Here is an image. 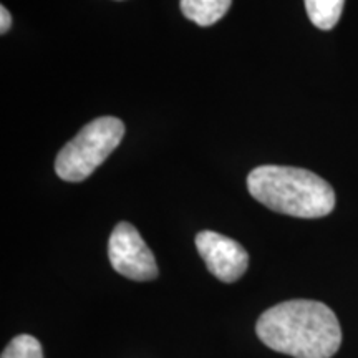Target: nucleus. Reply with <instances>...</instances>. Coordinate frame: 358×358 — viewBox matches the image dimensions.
Returning a JSON list of instances; mask_svg holds the SVG:
<instances>
[{
    "instance_id": "1a4fd4ad",
    "label": "nucleus",
    "mask_w": 358,
    "mask_h": 358,
    "mask_svg": "<svg viewBox=\"0 0 358 358\" xmlns=\"http://www.w3.org/2000/svg\"><path fill=\"white\" fill-rule=\"evenodd\" d=\"M12 25V17H10V12L7 10L6 7H0V32L6 34L8 29H10Z\"/></svg>"
},
{
    "instance_id": "423d86ee",
    "label": "nucleus",
    "mask_w": 358,
    "mask_h": 358,
    "mask_svg": "<svg viewBox=\"0 0 358 358\" xmlns=\"http://www.w3.org/2000/svg\"><path fill=\"white\" fill-rule=\"evenodd\" d=\"M179 6L186 19L201 27H209L226 15L232 0H181Z\"/></svg>"
},
{
    "instance_id": "f03ea898",
    "label": "nucleus",
    "mask_w": 358,
    "mask_h": 358,
    "mask_svg": "<svg viewBox=\"0 0 358 358\" xmlns=\"http://www.w3.org/2000/svg\"><path fill=\"white\" fill-rule=\"evenodd\" d=\"M248 189L271 211L294 217H324L335 208L334 187L319 174L302 168L259 166L249 173Z\"/></svg>"
},
{
    "instance_id": "20e7f679",
    "label": "nucleus",
    "mask_w": 358,
    "mask_h": 358,
    "mask_svg": "<svg viewBox=\"0 0 358 358\" xmlns=\"http://www.w3.org/2000/svg\"><path fill=\"white\" fill-rule=\"evenodd\" d=\"M111 267L118 274L131 280H153L158 277L156 259L136 227L129 222H120L108 241Z\"/></svg>"
},
{
    "instance_id": "6e6552de",
    "label": "nucleus",
    "mask_w": 358,
    "mask_h": 358,
    "mask_svg": "<svg viewBox=\"0 0 358 358\" xmlns=\"http://www.w3.org/2000/svg\"><path fill=\"white\" fill-rule=\"evenodd\" d=\"M2 358H43V350L34 335L22 334L6 347Z\"/></svg>"
},
{
    "instance_id": "f257e3e1",
    "label": "nucleus",
    "mask_w": 358,
    "mask_h": 358,
    "mask_svg": "<svg viewBox=\"0 0 358 358\" xmlns=\"http://www.w3.org/2000/svg\"><path fill=\"white\" fill-rule=\"evenodd\" d=\"M256 334L264 345L294 358H332L342 345L335 312L317 301L280 302L259 317Z\"/></svg>"
},
{
    "instance_id": "0eeeda50",
    "label": "nucleus",
    "mask_w": 358,
    "mask_h": 358,
    "mask_svg": "<svg viewBox=\"0 0 358 358\" xmlns=\"http://www.w3.org/2000/svg\"><path fill=\"white\" fill-rule=\"evenodd\" d=\"M308 19L317 29L330 30L338 24L345 0H303Z\"/></svg>"
},
{
    "instance_id": "7ed1b4c3",
    "label": "nucleus",
    "mask_w": 358,
    "mask_h": 358,
    "mask_svg": "<svg viewBox=\"0 0 358 358\" xmlns=\"http://www.w3.org/2000/svg\"><path fill=\"white\" fill-rule=\"evenodd\" d=\"M124 134V124L115 116H101L85 124L73 140L62 148L55 159V173L66 182L85 181L100 166Z\"/></svg>"
},
{
    "instance_id": "39448f33",
    "label": "nucleus",
    "mask_w": 358,
    "mask_h": 358,
    "mask_svg": "<svg viewBox=\"0 0 358 358\" xmlns=\"http://www.w3.org/2000/svg\"><path fill=\"white\" fill-rule=\"evenodd\" d=\"M196 248L209 272L226 284L239 280L248 271V252L231 237L214 231H203L196 236Z\"/></svg>"
}]
</instances>
